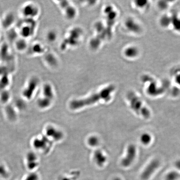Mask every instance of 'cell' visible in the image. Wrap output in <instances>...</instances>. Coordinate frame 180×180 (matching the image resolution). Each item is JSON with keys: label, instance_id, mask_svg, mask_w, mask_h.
Masks as SVG:
<instances>
[{"label": "cell", "instance_id": "8992f818", "mask_svg": "<svg viewBox=\"0 0 180 180\" xmlns=\"http://www.w3.org/2000/svg\"><path fill=\"white\" fill-rule=\"evenodd\" d=\"M17 21L16 17L14 12L10 10L6 11L1 19L2 29L7 31L14 28Z\"/></svg>", "mask_w": 180, "mask_h": 180}, {"label": "cell", "instance_id": "30bf717a", "mask_svg": "<svg viewBox=\"0 0 180 180\" xmlns=\"http://www.w3.org/2000/svg\"><path fill=\"white\" fill-rule=\"evenodd\" d=\"M59 5L67 17L72 19L76 15V11L74 6L66 1H60Z\"/></svg>", "mask_w": 180, "mask_h": 180}, {"label": "cell", "instance_id": "7402d4cb", "mask_svg": "<svg viewBox=\"0 0 180 180\" xmlns=\"http://www.w3.org/2000/svg\"><path fill=\"white\" fill-rule=\"evenodd\" d=\"M173 77L175 82L180 86V68H177L174 71Z\"/></svg>", "mask_w": 180, "mask_h": 180}, {"label": "cell", "instance_id": "d6986e66", "mask_svg": "<svg viewBox=\"0 0 180 180\" xmlns=\"http://www.w3.org/2000/svg\"><path fill=\"white\" fill-rule=\"evenodd\" d=\"M180 179V174L177 171L169 172L166 175L165 180H179Z\"/></svg>", "mask_w": 180, "mask_h": 180}, {"label": "cell", "instance_id": "9c48e42d", "mask_svg": "<svg viewBox=\"0 0 180 180\" xmlns=\"http://www.w3.org/2000/svg\"><path fill=\"white\" fill-rule=\"evenodd\" d=\"M136 154V150L135 146L130 145L127 150L126 154L121 161V164L124 167H128L131 165L135 159Z\"/></svg>", "mask_w": 180, "mask_h": 180}, {"label": "cell", "instance_id": "1f68e13d", "mask_svg": "<svg viewBox=\"0 0 180 180\" xmlns=\"http://www.w3.org/2000/svg\"><path fill=\"white\" fill-rule=\"evenodd\" d=\"M62 180H69L68 179H63Z\"/></svg>", "mask_w": 180, "mask_h": 180}, {"label": "cell", "instance_id": "603a6c76", "mask_svg": "<svg viewBox=\"0 0 180 180\" xmlns=\"http://www.w3.org/2000/svg\"><path fill=\"white\" fill-rule=\"evenodd\" d=\"M151 136L149 134H148V133L143 134L141 136V142L144 144H148L151 142Z\"/></svg>", "mask_w": 180, "mask_h": 180}, {"label": "cell", "instance_id": "5bb4252c", "mask_svg": "<svg viewBox=\"0 0 180 180\" xmlns=\"http://www.w3.org/2000/svg\"><path fill=\"white\" fill-rule=\"evenodd\" d=\"M170 16L169 28L172 27L173 31L180 33V16L177 13H173Z\"/></svg>", "mask_w": 180, "mask_h": 180}, {"label": "cell", "instance_id": "7a4b0ae2", "mask_svg": "<svg viewBox=\"0 0 180 180\" xmlns=\"http://www.w3.org/2000/svg\"><path fill=\"white\" fill-rule=\"evenodd\" d=\"M15 28L19 36L27 40L34 34L36 22L35 20L21 19L17 21Z\"/></svg>", "mask_w": 180, "mask_h": 180}, {"label": "cell", "instance_id": "d4e9b609", "mask_svg": "<svg viewBox=\"0 0 180 180\" xmlns=\"http://www.w3.org/2000/svg\"><path fill=\"white\" fill-rule=\"evenodd\" d=\"M96 154V159L97 161V163L98 165L101 166L106 161V158L105 156L100 152L97 153Z\"/></svg>", "mask_w": 180, "mask_h": 180}, {"label": "cell", "instance_id": "6da1fadb", "mask_svg": "<svg viewBox=\"0 0 180 180\" xmlns=\"http://www.w3.org/2000/svg\"><path fill=\"white\" fill-rule=\"evenodd\" d=\"M115 89L114 86L110 85L87 98L74 100L71 103V107L73 109H78L85 106L95 104L101 100L108 101L110 99L111 94L114 91Z\"/></svg>", "mask_w": 180, "mask_h": 180}, {"label": "cell", "instance_id": "f1b7e54d", "mask_svg": "<svg viewBox=\"0 0 180 180\" xmlns=\"http://www.w3.org/2000/svg\"><path fill=\"white\" fill-rule=\"evenodd\" d=\"M175 166L178 169L180 170V160L177 161L175 163Z\"/></svg>", "mask_w": 180, "mask_h": 180}, {"label": "cell", "instance_id": "4fadbf2b", "mask_svg": "<svg viewBox=\"0 0 180 180\" xmlns=\"http://www.w3.org/2000/svg\"><path fill=\"white\" fill-rule=\"evenodd\" d=\"M14 49L18 52L25 51L27 48V40L19 36L12 42Z\"/></svg>", "mask_w": 180, "mask_h": 180}, {"label": "cell", "instance_id": "e0dca14e", "mask_svg": "<svg viewBox=\"0 0 180 180\" xmlns=\"http://www.w3.org/2000/svg\"><path fill=\"white\" fill-rule=\"evenodd\" d=\"M36 157L34 153H28L27 156V159L28 161L27 165L29 169H34L37 166V163L36 162Z\"/></svg>", "mask_w": 180, "mask_h": 180}, {"label": "cell", "instance_id": "44dd1931", "mask_svg": "<svg viewBox=\"0 0 180 180\" xmlns=\"http://www.w3.org/2000/svg\"><path fill=\"white\" fill-rule=\"evenodd\" d=\"M10 97V93L7 90H3L1 91L0 93V99L3 103H6Z\"/></svg>", "mask_w": 180, "mask_h": 180}, {"label": "cell", "instance_id": "9a60e30c", "mask_svg": "<svg viewBox=\"0 0 180 180\" xmlns=\"http://www.w3.org/2000/svg\"><path fill=\"white\" fill-rule=\"evenodd\" d=\"M28 85L23 91L22 94L25 97L30 98L36 87V81L34 78L30 79L28 81Z\"/></svg>", "mask_w": 180, "mask_h": 180}, {"label": "cell", "instance_id": "3957f363", "mask_svg": "<svg viewBox=\"0 0 180 180\" xmlns=\"http://www.w3.org/2000/svg\"><path fill=\"white\" fill-rule=\"evenodd\" d=\"M0 63L9 66L14 70L16 69V59L7 41L0 44Z\"/></svg>", "mask_w": 180, "mask_h": 180}, {"label": "cell", "instance_id": "2e32d148", "mask_svg": "<svg viewBox=\"0 0 180 180\" xmlns=\"http://www.w3.org/2000/svg\"><path fill=\"white\" fill-rule=\"evenodd\" d=\"M11 74L0 75V91L6 90L9 87L11 81Z\"/></svg>", "mask_w": 180, "mask_h": 180}, {"label": "cell", "instance_id": "8fae6325", "mask_svg": "<svg viewBox=\"0 0 180 180\" xmlns=\"http://www.w3.org/2000/svg\"><path fill=\"white\" fill-rule=\"evenodd\" d=\"M123 54L124 56L128 59H135L140 54V51L136 46L130 45L124 49Z\"/></svg>", "mask_w": 180, "mask_h": 180}, {"label": "cell", "instance_id": "277c9868", "mask_svg": "<svg viewBox=\"0 0 180 180\" xmlns=\"http://www.w3.org/2000/svg\"><path fill=\"white\" fill-rule=\"evenodd\" d=\"M127 98L132 109L136 113L146 119L150 118V113L149 110L144 106L142 100L134 93L129 92L127 94Z\"/></svg>", "mask_w": 180, "mask_h": 180}, {"label": "cell", "instance_id": "ffe728a7", "mask_svg": "<svg viewBox=\"0 0 180 180\" xmlns=\"http://www.w3.org/2000/svg\"><path fill=\"white\" fill-rule=\"evenodd\" d=\"M6 114L10 120L14 121L16 118V112L11 106H8L5 109Z\"/></svg>", "mask_w": 180, "mask_h": 180}, {"label": "cell", "instance_id": "4316f807", "mask_svg": "<svg viewBox=\"0 0 180 180\" xmlns=\"http://www.w3.org/2000/svg\"><path fill=\"white\" fill-rule=\"evenodd\" d=\"M16 106H17L18 108H19V109H23V108H24V103H23V102L22 100H17V101H16Z\"/></svg>", "mask_w": 180, "mask_h": 180}, {"label": "cell", "instance_id": "ac0fdd59", "mask_svg": "<svg viewBox=\"0 0 180 180\" xmlns=\"http://www.w3.org/2000/svg\"><path fill=\"white\" fill-rule=\"evenodd\" d=\"M148 2L146 1H134V3L133 4L135 9L143 11L147 9L149 7L150 3H148Z\"/></svg>", "mask_w": 180, "mask_h": 180}, {"label": "cell", "instance_id": "484cf974", "mask_svg": "<svg viewBox=\"0 0 180 180\" xmlns=\"http://www.w3.org/2000/svg\"><path fill=\"white\" fill-rule=\"evenodd\" d=\"M38 177L36 173H32L29 174L24 180H38Z\"/></svg>", "mask_w": 180, "mask_h": 180}, {"label": "cell", "instance_id": "f546056e", "mask_svg": "<svg viewBox=\"0 0 180 180\" xmlns=\"http://www.w3.org/2000/svg\"><path fill=\"white\" fill-rule=\"evenodd\" d=\"M2 29L1 25V19H0V37H1V32Z\"/></svg>", "mask_w": 180, "mask_h": 180}, {"label": "cell", "instance_id": "52a82bcc", "mask_svg": "<svg viewBox=\"0 0 180 180\" xmlns=\"http://www.w3.org/2000/svg\"><path fill=\"white\" fill-rule=\"evenodd\" d=\"M124 26L126 31L131 34H139L142 31L141 24L133 18H128L125 20Z\"/></svg>", "mask_w": 180, "mask_h": 180}, {"label": "cell", "instance_id": "83f0119b", "mask_svg": "<svg viewBox=\"0 0 180 180\" xmlns=\"http://www.w3.org/2000/svg\"><path fill=\"white\" fill-rule=\"evenodd\" d=\"M94 141H93V138L90 139V144H92L93 145H95L96 144V143H97L98 141L97 140H96V139H95V138H94Z\"/></svg>", "mask_w": 180, "mask_h": 180}, {"label": "cell", "instance_id": "7c38bea8", "mask_svg": "<svg viewBox=\"0 0 180 180\" xmlns=\"http://www.w3.org/2000/svg\"><path fill=\"white\" fill-rule=\"evenodd\" d=\"M150 82L148 85L147 91L148 93L151 95H157L162 93L163 90L157 86V83L153 78L149 76H146Z\"/></svg>", "mask_w": 180, "mask_h": 180}, {"label": "cell", "instance_id": "ba28073f", "mask_svg": "<svg viewBox=\"0 0 180 180\" xmlns=\"http://www.w3.org/2000/svg\"><path fill=\"white\" fill-rule=\"evenodd\" d=\"M160 166L159 160L154 159L151 161L144 168L141 174V179L143 180H148L156 172Z\"/></svg>", "mask_w": 180, "mask_h": 180}, {"label": "cell", "instance_id": "4dcf8cb0", "mask_svg": "<svg viewBox=\"0 0 180 180\" xmlns=\"http://www.w3.org/2000/svg\"><path fill=\"white\" fill-rule=\"evenodd\" d=\"M113 180H122L121 179L119 178H116L114 179Z\"/></svg>", "mask_w": 180, "mask_h": 180}, {"label": "cell", "instance_id": "5b68a950", "mask_svg": "<svg viewBox=\"0 0 180 180\" xmlns=\"http://www.w3.org/2000/svg\"><path fill=\"white\" fill-rule=\"evenodd\" d=\"M19 11L21 19L35 20L37 16L38 8L34 3H26L21 6Z\"/></svg>", "mask_w": 180, "mask_h": 180}, {"label": "cell", "instance_id": "cb8c5ba5", "mask_svg": "<svg viewBox=\"0 0 180 180\" xmlns=\"http://www.w3.org/2000/svg\"><path fill=\"white\" fill-rule=\"evenodd\" d=\"M9 174L6 168L3 165L0 164V177L3 179H7Z\"/></svg>", "mask_w": 180, "mask_h": 180}]
</instances>
